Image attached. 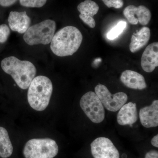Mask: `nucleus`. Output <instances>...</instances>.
<instances>
[{
  "label": "nucleus",
  "instance_id": "1",
  "mask_svg": "<svg viewBox=\"0 0 158 158\" xmlns=\"http://www.w3.org/2000/svg\"><path fill=\"white\" fill-rule=\"evenodd\" d=\"M82 40L83 35L78 29L67 26L54 34L51 42V49L58 56H72L78 50Z\"/></svg>",
  "mask_w": 158,
  "mask_h": 158
},
{
  "label": "nucleus",
  "instance_id": "2",
  "mask_svg": "<svg viewBox=\"0 0 158 158\" xmlns=\"http://www.w3.org/2000/svg\"><path fill=\"white\" fill-rule=\"evenodd\" d=\"M1 67L5 73L11 76L18 86L23 90L28 88L37 73L36 67L32 62L21 61L15 56L3 59Z\"/></svg>",
  "mask_w": 158,
  "mask_h": 158
},
{
  "label": "nucleus",
  "instance_id": "3",
  "mask_svg": "<svg viewBox=\"0 0 158 158\" xmlns=\"http://www.w3.org/2000/svg\"><path fill=\"white\" fill-rule=\"evenodd\" d=\"M28 88V101L31 108L38 111L45 110L52 93L53 85L50 79L43 76L35 77Z\"/></svg>",
  "mask_w": 158,
  "mask_h": 158
},
{
  "label": "nucleus",
  "instance_id": "4",
  "mask_svg": "<svg viewBox=\"0 0 158 158\" xmlns=\"http://www.w3.org/2000/svg\"><path fill=\"white\" fill-rule=\"evenodd\" d=\"M56 28L54 20H45L30 27L24 34V40L29 45H47L52 41Z\"/></svg>",
  "mask_w": 158,
  "mask_h": 158
},
{
  "label": "nucleus",
  "instance_id": "5",
  "mask_svg": "<svg viewBox=\"0 0 158 158\" xmlns=\"http://www.w3.org/2000/svg\"><path fill=\"white\" fill-rule=\"evenodd\" d=\"M58 152L56 142L48 138L31 139L26 143L23 151L26 158H54Z\"/></svg>",
  "mask_w": 158,
  "mask_h": 158
},
{
  "label": "nucleus",
  "instance_id": "6",
  "mask_svg": "<svg viewBox=\"0 0 158 158\" xmlns=\"http://www.w3.org/2000/svg\"><path fill=\"white\" fill-rule=\"evenodd\" d=\"M80 104L86 116L94 123H99L103 121L104 108L95 92L89 91L85 94L80 100Z\"/></svg>",
  "mask_w": 158,
  "mask_h": 158
},
{
  "label": "nucleus",
  "instance_id": "7",
  "mask_svg": "<svg viewBox=\"0 0 158 158\" xmlns=\"http://www.w3.org/2000/svg\"><path fill=\"white\" fill-rule=\"evenodd\" d=\"M94 90L103 106L111 112H116L119 110L127 101L126 94L119 92L112 94L105 85L101 84L97 85Z\"/></svg>",
  "mask_w": 158,
  "mask_h": 158
},
{
  "label": "nucleus",
  "instance_id": "8",
  "mask_svg": "<svg viewBox=\"0 0 158 158\" xmlns=\"http://www.w3.org/2000/svg\"><path fill=\"white\" fill-rule=\"evenodd\" d=\"M92 155L94 158H119L118 149L110 139L105 137L97 138L90 144Z\"/></svg>",
  "mask_w": 158,
  "mask_h": 158
},
{
  "label": "nucleus",
  "instance_id": "9",
  "mask_svg": "<svg viewBox=\"0 0 158 158\" xmlns=\"http://www.w3.org/2000/svg\"><path fill=\"white\" fill-rule=\"evenodd\" d=\"M123 15L131 24L136 25L139 23L142 25H146L151 19V12L144 6L136 7L133 5L127 6L123 11Z\"/></svg>",
  "mask_w": 158,
  "mask_h": 158
},
{
  "label": "nucleus",
  "instance_id": "10",
  "mask_svg": "<svg viewBox=\"0 0 158 158\" xmlns=\"http://www.w3.org/2000/svg\"><path fill=\"white\" fill-rule=\"evenodd\" d=\"M77 9L80 12L79 17L82 21L91 28H94L96 22L94 16L99 9L98 5L91 0H85L79 4Z\"/></svg>",
  "mask_w": 158,
  "mask_h": 158
},
{
  "label": "nucleus",
  "instance_id": "11",
  "mask_svg": "<svg viewBox=\"0 0 158 158\" xmlns=\"http://www.w3.org/2000/svg\"><path fill=\"white\" fill-rule=\"evenodd\" d=\"M9 27L12 31L24 34L31 26V19L26 11H11L8 18Z\"/></svg>",
  "mask_w": 158,
  "mask_h": 158
},
{
  "label": "nucleus",
  "instance_id": "12",
  "mask_svg": "<svg viewBox=\"0 0 158 158\" xmlns=\"http://www.w3.org/2000/svg\"><path fill=\"white\" fill-rule=\"evenodd\" d=\"M141 67L144 71L152 73L158 66V43L148 46L141 58Z\"/></svg>",
  "mask_w": 158,
  "mask_h": 158
},
{
  "label": "nucleus",
  "instance_id": "13",
  "mask_svg": "<svg viewBox=\"0 0 158 158\" xmlns=\"http://www.w3.org/2000/svg\"><path fill=\"white\" fill-rule=\"evenodd\" d=\"M139 118L141 124L146 128L156 127L158 126V101H154L150 106L141 108L139 111Z\"/></svg>",
  "mask_w": 158,
  "mask_h": 158
},
{
  "label": "nucleus",
  "instance_id": "14",
  "mask_svg": "<svg viewBox=\"0 0 158 158\" xmlns=\"http://www.w3.org/2000/svg\"><path fill=\"white\" fill-rule=\"evenodd\" d=\"M120 81L125 86L131 89L142 90L147 88L144 77L134 71H123L120 76Z\"/></svg>",
  "mask_w": 158,
  "mask_h": 158
},
{
  "label": "nucleus",
  "instance_id": "15",
  "mask_svg": "<svg viewBox=\"0 0 158 158\" xmlns=\"http://www.w3.org/2000/svg\"><path fill=\"white\" fill-rule=\"evenodd\" d=\"M138 119L137 106L135 103L130 102L124 104L117 114V121L122 126L131 125Z\"/></svg>",
  "mask_w": 158,
  "mask_h": 158
},
{
  "label": "nucleus",
  "instance_id": "16",
  "mask_svg": "<svg viewBox=\"0 0 158 158\" xmlns=\"http://www.w3.org/2000/svg\"><path fill=\"white\" fill-rule=\"evenodd\" d=\"M150 30L147 27H143L141 30L134 33L131 38L130 50L135 53L144 47L150 38Z\"/></svg>",
  "mask_w": 158,
  "mask_h": 158
},
{
  "label": "nucleus",
  "instance_id": "17",
  "mask_svg": "<svg viewBox=\"0 0 158 158\" xmlns=\"http://www.w3.org/2000/svg\"><path fill=\"white\" fill-rule=\"evenodd\" d=\"M13 150L7 130L0 127V157L2 158L9 157L12 155Z\"/></svg>",
  "mask_w": 158,
  "mask_h": 158
},
{
  "label": "nucleus",
  "instance_id": "18",
  "mask_svg": "<svg viewBox=\"0 0 158 158\" xmlns=\"http://www.w3.org/2000/svg\"><path fill=\"white\" fill-rule=\"evenodd\" d=\"M127 23L126 22L119 21L115 27L111 29L107 34L108 39L113 40L117 38L123 33L126 27Z\"/></svg>",
  "mask_w": 158,
  "mask_h": 158
},
{
  "label": "nucleus",
  "instance_id": "19",
  "mask_svg": "<svg viewBox=\"0 0 158 158\" xmlns=\"http://www.w3.org/2000/svg\"><path fill=\"white\" fill-rule=\"evenodd\" d=\"M47 0H19L21 6L27 8H41L44 6Z\"/></svg>",
  "mask_w": 158,
  "mask_h": 158
},
{
  "label": "nucleus",
  "instance_id": "20",
  "mask_svg": "<svg viewBox=\"0 0 158 158\" xmlns=\"http://www.w3.org/2000/svg\"><path fill=\"white\" fill-rule=\"evenodd\" d=\"M9 27L5 24L0 25V43L6 42L10 36Z\"/></svg>",
  "mask_w": 158,
  "mask_h": 158
},
{
  "label": "nucleus",
  "instance_id": "21",
  "mask_svg": "<svg viewBox=\"0 0 158 158\" xmlns=\"http://www.w3.org/2000/svg\"><path fill=\"white\" fill-rule=\"evenodd\" d=\"M108 8L113 7L115 9H120L124 5L123 0H102Z\"/></svg>",
  "mask_w": 158,
  "mask_h": 158
},
{
  "label": "nucleus",
  "instance_id": "22",
  "mask_svg": "<svg viewBox=\"0 0 158 158\" xmlns=\"http://www.w3.org/2000/svg\"><path fill=\"white\" fill-rule=\"evenodd\" d=\"M17 1V0H0V6L4 7H9L14 5Z\"/></svg>",
  "mask_w": 158,
  "mask_h": 158
},
{
  "label": "nucleus",
  "instance_id": "23",
  "mask_svg": "<svg viewBox=\"0 0 158 158\" xmlns=\"http://www.w3.org/2000/svg\"><path fill=\"white\" fill-rule=\"evenodd\" d=\"M144 158H158V151L152 150L146 153Z\"/></svg>",
  "mask_w": 158,
  "mask_h": 158
},
{
  "label": "nucleus",
  "instance_id": "24",
  "mask_svg": "<svg viewBox=\"0 0 158 158\" xmlns=\"http://www.w3.org/2000/svg\"><path fill=\"white\" fill-rule=\"evenodd\" d=\"M151 144L153 146H154L156 148L158 147V135H156L152 139Z\"/></svg>",
  "mask_w": 158,
  "mask_h": 158
}]
</instances>
